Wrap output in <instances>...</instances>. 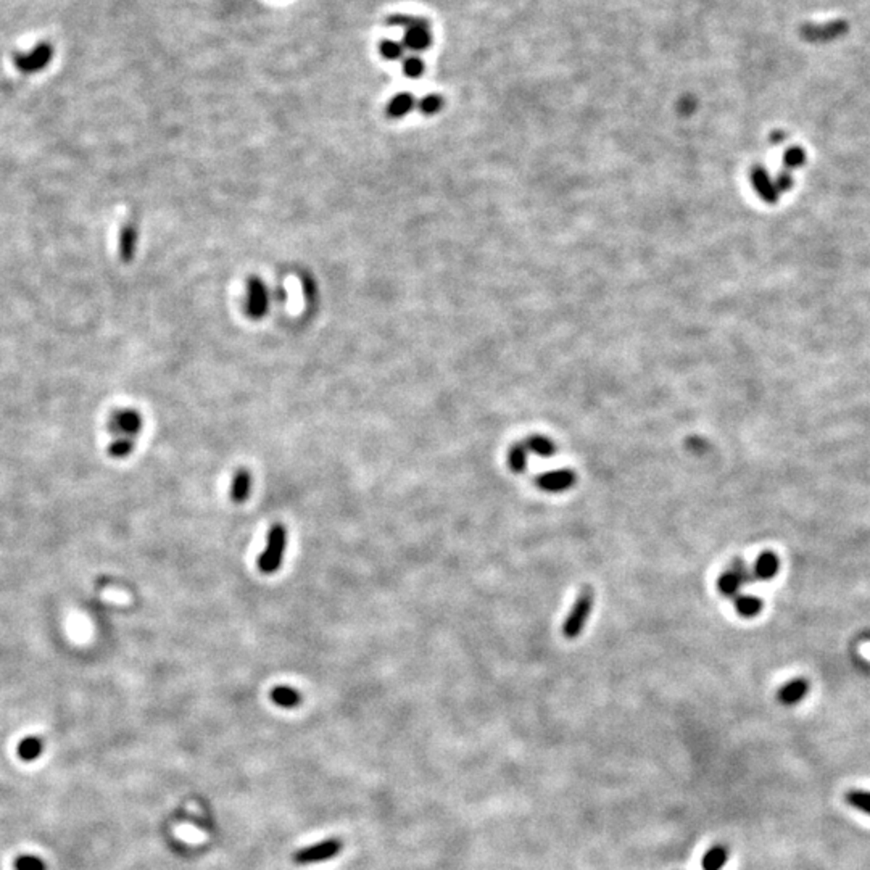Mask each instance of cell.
<instances>
[{"label": "cell", "mask_w": 870, "mask_h": 870, "mask_svg": "<svg viewBox=\"0 0 870 870\" xmlns=\"http://www.w3.org/2000/svg\"><path fill=\"white\" fill-rule=\"evenodd\" d=\"M751 184L752 187H755V191L757 192V196H759L764 202L777 203L780 193L777 191V187H775L774 184V179L771 178V174H769L766 168L755 166L751 169Z\"/></svg>", "instance_id": "cell-9"}, {"label": "cell", "mask_w": 870, "mask_h": 870, "mask_svg": "<svg viewBox=\"0 0 870 870\" xmlns=\"http://www.w3.org/2000/svg\"><path fill=\"white\" fill-rule=\"evenodd\" d=\"M529 453L526 444H514L508 451V466L513 473L522 474L526 471L529 463Z\"/></svg>", "instance_id": "cell-20"}, {"label": "cell", "mask_w": 870, "mask_h": 870, "mask_svg": "<svg viewBox=\"0 0 870 870\" xmlns=\"http://www.w3.org/2000/svg\"><path fill=\"white\" fill-rule=\"evenodd\" d=\"M16 870H47L45 862L38 856L21 854L15 861Z\"/></svg>", "instance_id": "cell-29"}, {"label": "cell", "mask_w": 870, "mask_h": 870, "mask_svg": "<svg viewBox=\"0 0 870 870\" xmlns=\"http://www.w3.org/2000/svg\"><path fill=\"white\" fill-rule=\"evenodd\" d=\"M524 444L529 451H532V453L542 458H550L556 453L555 442L548 437H545V435H531Z\"/></svg>", "instance_id": "cell-21"}, {"label": "cell", "mask_w": 870, "mask_h": 870, "mask_svg": "<svg viewBox=\"0 0 870 870\" xmlns=\"http://www.w3.org/2000/svg\"><path fill=\"white\" fill-rule=\"evenodd\" d=\"M287 548V529L282 524H274L268 532L266 546L263 553L258 556V569L263 574L278 572L282 566Z\"/></svg>", "instance_id": "cell-2"}, {"label": "cell", "mask_w": 870, "mask_h": 870, "mask_svg": "<svg viewBox=\"0 0 870 870\" xmlns=\"http://www.w3.org/2000/svg\"><path fill=\"white\" fill-rule=\"evenodd\" d=\"M804 163H806V154H804V150L801 149V147H790L789 150H785L784 166L786 171L801 168Z\"/></svg>", "instance_id": "cell-27"}, {"label": "cell", "mask_w": 870, "mask_h": 870, "mask_svg": "<svg viewBox=\"0 0 870 870\" xmlns=\"http://www.w3.org/2000/svg\"><path fill=\"white\" fill-rule=\"evenodd\" d=\"M54 45L49 43H39L31 50L16 54L13 58L15 67L23 74H36L44 72L54 60Z\"/></svg>", "instance_id": "cell-6"}, {"label": "cell", "mask_w": 870, "mask_h": 870, "mask_svg": "<svg viewBox=\"0 0 870 870\" xmlns=\"http://www.w3.org/2000/svg\"><path fill=\"white\" fill-rule=\"evenodd\" d=\"M414 107H416V98L413 94L400 92L397 94V96H393L390 98V102L387 103L385 113L392 120H402L408 113H411V111L414 110Z\"/></svg>", "instance_id": "cell-12"}, {"label": "cell", "mask_w": 870, "mask_h": 870, "mask_svg": "<svg viewBox=\"0 0 870 870\" xmlns=\"http://www.w3.org/2000/svg\"><path fill=\"white\" fill-rule=\"evenodd\" d=\"M107 426L113 437L136 439L144 427V417L137 409L121 408L111 413Z\"/></svg>", "instance_id": "cell-7"}, {"label": "cell", "mask_w": 870, "mask_h": 870, "mask_svg": "<svg viewBox=\"0 0 870 870\" xmlns=\"http://www.w3.org/2000/svg\"><path fill=\"white\" fill-rule=\"evenodd\" d=\"M380 54L385 58V60H390V62L402 60L403 54H405V45L400 44L398 40H390V39L382 40Z\"/></svg>", "instance_id": "cell-28"}, {"label": "cell", "mask_w": 870, "mask_h": 870, "mask_svg": "<svg viewBox=\"0 0 870 870\" xmlns=\"http://www.w3.org/2000/svg\"><path fill=\"white\" fill-rule=\"evenodd\" d=\"M733 599H735V609H737V613L742 617H746V619L759 616L764 608L762 598L756 597V595H738Z\"/></svg>", "instance_id": "cell-17"}, {"label": "cell", "mask_w": 870, "mask_h": 870, "mask_svg": "<svg viewBox=\"0 0 870 870\" xmlns=\"http://www.w3.org/2000/svg\"><path fill=\"white\" fill-rule=\"evenodd\" d=\"M774 184H775V187H777L779 193L789 192L791 187H793V176H791V173L786 171V169H784V171H780L774 178Z\"/></svg>", "instance_id": "cell-32"}, {"label": "cell", "mask_w": 870, "mask_h": 870, "mask_svg": "<svg viewBox=\"0 0 870 870\" xmlns=\"http://www.w3.org/2000/svg\"><path fill=\"white\" fill-rule=\"evenodd\" d=\"M44 751V740L40 737H26L23 738L18 745V756L20 759L31 762L36 761Z\"/></svg>", "instance_id": "cell-18"}, {"label": "cell", "mask_w": 870, "mask_h": 870, "mask_svg": "<svg viewBox=\"0 0 870 870\" xmlns=\"http://www.w3.org/2000/svg\"><path fill=\"white\" fill-rule=\"evenodd\" d=\"M809 691V684L806 679H793L789 684H785L781 689L779 690V701L781 704H785V706H795V704L801 703L804 696L808 695Z\"/></svg>", "instance_id": "cell-11"}, {"label": "cell", "mask_w": 870, "mask_h": 870, "mask_svg": "<svg viewBox=\"0 0 870 870\" xmlns=\"http://www.w3.org/2000/svg\"><path fill=\"white\" fill-rule=\"evenodd\" d=\"M730 571L737 574V577L742 580L743 585H751L756 582L755 571H752V567L748 566L742 558H733L730 563Z\"/></svg>", "instance_id": "cell-26"}, {"label": "cell", "mask_w": 870, "mask_h": 870, "mask_svg": "<svg viewBox=\"0 0 870 870\" xmlns=\"http://www.w3.org/2000/svg\"><path fill=\"white\" fill-rule=\"evenodd\" d=\"M593 606H595V590H593L592 587L587 585L579 592V595L577 598H575L571 611H569V614L566 616V619H564L563 622L564 637H566L567 640H575L582 632H584L587 621H589V617L593 611Z\"/></svg>", "instance_id": "cell-1"}, {"label": "cell", "mask_w": 870, "mask_h": 870, "mask_svg": "<svg viewBox=\"0 0 870 870\" xmlns=\"http://www.w3.org/2000/svg\"><path fill=\"white\" fill-rule=\"evenodd\" d=\"M137 242H139V227L134 221H128L125 222V226L120 231V244H118V254L121 261L125 263H131L134 260V255H136L137 250Z\"/></svg>", "instance_id": "cell-10"}, {"label": "cell", "mask_w": 870, "mask_h": 870, "mask_svg": "<svg viewBox=\"0 0 870 870\" xmlns=\"http://www.w3.org/2000/svg\"><path fill=\"white\" fill-rule=\"evenodd\" d=\"M575 482H577V475H575L572 469H569V468L553 469V471L545 473L535 479V484H537L538 489L546 493L566 492L569 489H572V487L575 485Z\"/></svg>", "instance_id": "cell-8"}, {"label": "cell", "mask_w": 870, "mask_h": 870, "mask_svg": "<svg viewBox=\"0 0 870 870\" xmlns=\"http://www.w3.org/2000/svg\"><path fill=\"white\" fill-rule=\"evenodd\" d=\"M344 849V842L340 838H327L324 842L307 846L293 852L292 861L298 866H311V864H320L331 861L339 856Z\"/></svg>", "instance_id": "cell-5"}, {"label": "cell", "mask_w": 870, "mask_h": 870, "mask_svg": "<svg viewBox=\"0 0 870 870\" xmlns=\"http://www.w3.org/2000/svg\"><path fill=\"white\" fill-rule=\"evenodd\" d=\"M387 23L392 26H402L408 31L411 28L416 26H422V25H429V21L424 18H419V16H409V15H395L390 16Z\"/></svg>", "instance_id": "cell-30"}, {"label": "cell", "mask_w": 870, "mask_h": 870, "mask_svg": "<svg viewBox=\"0 0 870 870\" xmlns=\"http://www.w3.org/2000/svg\"><path fill=\"white\" fill-rule=\"evenodd\" d=\"M849 31V23L844 18L827 23H804L799 28V36L810 44H827L844 38Z\"/></svg>", "instance_id": "cell-4"}, {"label": "cell", "mask_w": 870, "mask_h": 870, "mask_svg": "<svg viewBox=\"0 0 870 870\" xmlns=\"http://www.w3.org/2000/svg\"><path fill=\"white\" fill-rule=\"evenodd\" d=\"M134 448H136V439L113 437L108 445V455L116 458V460H125L132 453Z\"/></svg>", "instance_id": "cell-23"}, {"label": "cell", "mask_w": 870, "mask_h": 870, "mask_svg": "<svg viewBox=\"0 0 870 870\" xmlns=\"http://www.w3.org/2000/svg\"><path fill=\"white\" fill-rule=\"evenodd\" d=\"M252 492V474L249 473V469H239V471L234 474L232 482H231V490H229V497L234 503H245L247 498L250 497Z\"/></svg>", "instance_id": "cell-15"}, {"label": "cell", "mask_w": 870, "mask_h": 870, "mask_svg": "<svg viewBox=\"0 0 870 870\" xmlns=\"http://www.w3.org/2000/svg\"><path fill=\"white\" fill-rule=\"evenodd\" d=\"M785 139H786V136H785L784 132L775 131V132H772V136H771V142L772 144H780V142H784Z\"/></svg>", "instance_id": "cell-33"}, {"label": "cell", "mask_w": 870, "mask_h": 870, "mask_svg": "<svg viewBox=\"0 0 870 870\" xmlns=\"http://www.w3.org/2000/svg\"><path fill=\"white\" fill-rule=\"evenodd\" d=\"M742 580L737 577V574L733 571H725L724 574L719 575V579H717V590H719L721 595H724L727 598H737L740 595V589H742Z\"/></svg>", "instance_id": "cell-22"}, {"label": "cell", "mask_w": 870, "mask_h": 870, "mask_svg": "<svg viewBox=\"0 0 870 870\" xmlns=\"http://www.w3.org/2000/svg\"><path fill=\"white\" fill-rule=\"evenodd\" d=\"M273 302V293L261 278L250 276L245 284L244 311L252 321H260L269 313Z\"/></svg>", "instance_id": "cell-3"}, {"label": "cell", "mask_w": 870, "mask_h": 870, "mask_svg": "<svg viewBox=\"0 0 870 870\" xmlns=\"http://www.w3.org/2000/svg\"><path fill=\"white\" fill-rule=\"evenodd\" d=\"M779 569H780V560L777 555L772 553V551H764V553L757 556L755 566H752V571H755L756 579H761V580L774 579L775 575L779 574Z\"/></svg>", "instance_id": "cell-14"}, {"label": "cell", "mask_w": 870, "mask_h": 870, "mask_svg": "<svg viewBox=\"0 0 870 870\" xmlns=\"http://www.w3.org/2000/svg\"><path fill=\"white\" fill-rule=\"evenodd\" d=\"M432 44V34L429 31V25L411 28L405 34L403 45L413 52H424Z\"/></svg>", "instance_id": "cell-16"}, {"label": "cell", "mask_w": 870, "mask_h": 870, "mask_svg": "<svg viewBox=\"0 0 870 870\" xmlns=\"http://www.w3.org/2000/svg\"><path fill=\"white\" fill-rule=\"evenodd\" d=\"M269 698H271V701L276 706L282 709L298 708L303 701L302 693L289 685H276L271 693H269Z\"/></svg>", "instance_id": "cell-13"}, {"label": "cell", "mask_w": 870, "mask_h": 870, "mask_svg": "<svg viewBox=\"0 0 870 870\" xmlns=\"http://www.w3.org/2000/svg\"><path fill=\"white\" fill-rule=\"evenodd\" d=\"M403 73L408 76V78H421L422 74H424V62L421 60L419 57L411 55L408 58H405L403 62Z\"/></svg>", "instance_id": "cell-31"}, {"label": "cell", "mask_w": 870, "mask_h": 870, "mask_svg": "<svg viewBox=\"0 0 870 870\" xmlns=\"http://www.w3.org/2000/svg\"><path fill=\"white\" fill-rule=\"evenodd\" d=\"M844 798H846V803H848L851 808H854L857 810H861V813H866L870 815V791L851 790L846 793Z\"/></svg>", "instance_id": "cell-25"}, {"label": "cell", "mask_w": 870, "mask_h": 870, "mask_svg": "<svg viewBox=\"0 0 870 870\" xmlns=\"http://www.w3.org/2000/svg\"><path fill=\"white\" fill-rule=\"evenodd\" d=\"M728 848L724 844H716L706 851L703 857V870H721L727 864Z\"/></svg>", "instance_id": "cell-19"}, {"label": "cell", "mask_w": 870, "mask_h": 870, "mask_svg": "<svg viewBox=\"0 0 870 870\" xmlns=\"http://www.w3.org/2000/svg\"><path fill=\"white\" fill-rule=\"evenodd\" d=\"M444 105H445V100L442 96H440V94H429V96H424L419 100L417 108H419L422 115L432 116V115H437L439 111L444 108Z\"/></svg>", "instance_id": "cell-24"}]
</instances>
